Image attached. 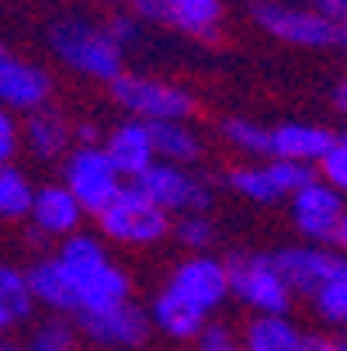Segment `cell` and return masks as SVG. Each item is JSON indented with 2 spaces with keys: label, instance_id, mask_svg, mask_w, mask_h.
<instances>
[{
  "label": "cell",
  "instance_id": "obj_1",
  "mask_svg": "<svg viewBox=\"0 0 347 351\" xmlns=\"http://www.w3.org/2000/svg\"><path fill=\"white\" fill-rule=\"evenodd\" d=\"M56 258H60V265L66 271V282L73 289L77 313L112 310V306L129 303V299H132V278H129V271L112 261L105 240L97 237V233L77 230V233L63 237Z\"/></svg>",
  "mask_w": 347,
  "mask_h": 351
},
{
  "label": "cell",
  "instance_id": "obj_2",
  "mask_svg": "<svg viewBox=\"0 0 347 351\" xmlns=\"http://www.w3.org/2000/svg\"><path fill=\"white\" fill-rule=\"evenodd\" d=\"M45 45L60 66H66L83 80L112 84L125 70V53L108 38L105 25L83 14H60L45 28Z\"/></svg>",
  "mask_w": 347,
  "mask_h": 351
},
{
  "label": "cell",
  "instance_id": "obj_3",
  "mask_svg": "<svg viewBox=\"0 0 347 351\" xmlns=\"http://www.w3.org/2000/svg\"><path fill=\"white\" fill-rule=\"evenodd\" d=\"M94 219L101 230V240L122 247H157L160 240L170 237L174 226V216H167L136 181H125L122 191Z\"/></svg>",
  "mask_w": 347,
  "mask_h": 351
},
{
  "label": "cell",
  "instance_id": "obj_4",
  "mask_svg": "<svg viewBox=\"0 0 347 351\" xmlns=\"http://www.w3.org/2000/svg\"><path fill=\"white\" fill-rule=\"evenodd\" d=\"M112 101L125 112V119H139V122H191L194 115V97L191 90L150 77V73H132L122 70L112 84Z\"/></svg>",
  "mask_w": 347,
  "mask_h": 351
},
{
  "label": "cell",
  "instance_id": "obj_5",
  "mask_svg": "<svg viewBox=\"0 0 347 351\" xmlns=\"http://www.w3.org/2000/svg\"><path fill=\"white\" fill-rule=\"evenodd\" d=\"M254 25L281 45L295 49H330L337 45V25L303 0H254Z\"/></svg>",
  "mask_w": 347,
  "mask_h": 351
},
{
  "label": "cell",
  "instance_id": "obj_6",
  "mask_svg": "<svg viewBox=\"0 0 347 351\" xmlns=\"http://www.w3.org/2000/svg\"><path fill=\"white\" fill-rule=\"evenodd\" d=\"M63 184L87 216H97L122 191L125 178L118 174V167L112 164L101 143H90V146L73 143L63 157Z\"/></svg>",
  "mask_w": 347,
  "mask_h": 351
},
{
  "label": "cell",
  "instance_id": "obj_7",
  "mask_svg": "<svg viewBox=\"0 0 347 351\" xmlns=\"http://www.w3.org/2000/svg\"><path fill=\"white\" fill-rule=\"evenodd\" d=\"M229 268V295L250 313H292L295 292L274 265V254H233Z\"/></svg>",
  "mask_w": 347,
  "mask_h": 351
},
{
  "label": "cell",
  "instance_id": "obj_8",
  "mask_svg": "<svg viewBox=\"0 0 347 351\" xmlns=\"http://www.w3.org/2000/svg\"><path fill=\"white\" fill-rule=\"evenodd\" d=\"M142 25H160L177 35L212 42L226 25V0H125Z\"/></svg>",
  "mask_w": 347,
  "mask_h": 351
},
{
  "label": "cell",
  "instance_id": "obj_9",
  "mask_svg": "<svg viewBox=\"0 0 347 351\" xmlns=\"http://www.w3.org/2000/svg\"><path fill=\"white\" fill-rule=\"evenodd\" d=\"M136 184L153 198L167 216H188V213H209L216 202V188L205 174L181 164H164L157 160Z\"/></svg>",
  "mask_w": 347,
  "mask_h": 351
},
{
  "label": "cell",
  "instance_id": "obj_10",
  "mask_svg": "<svg viewBox=\"0 0 347 351\" xmlns=\"http://www.w3.org/2000/svg\"><path fill=\"white\" fill-rule=\"evenodd\" d=\"M316 178V167L309 164H295V160H246V164H236L229 174H226V184L250 198L257 206H274V202H288V198L299 191L303 184H309Z\"/></svg>",
  "mask_w": 347,
  "mask_h": 351
},
{
  "label": "cell",
  "instance_id": "obj_11",
  "mask_svg": "<svg viewBox=\"0 0 347 351\" xmlns=\"http://www.w3.org/2000/svg\"><path fill=\"white\" fill-rule=\"evenodd\" d=\"M344 209H347V198L337 188H330L326 181H320V178H313L309 184H303L288 198L292 230L299 233L306 243H323V247L333 243V233L340 226Z\"/></svg>",
  "mask_w": 347,
  "mask_h": 351
},
{
  "label": "cell",
  "instance_id": "obj_12",
  "mask_svg": "<svg viewBox=\"0 0 347 351\" xmlns=\"http://www.w3.org/2000/svg\"><path fill=\"white\" fill-rule=\"evenodd\" d=\"M167 289L188 299L191 306H198L205 317H212L226 299H229V268L216 254H188L170 268Z\"/></svg>",
  "mask_w": 347,
  "mask_h": 351
},
{
  "label": "cell",
  "instance_id": "obj_13",
  "mask_svg": "<svg viewBox=\"0 0 347 351\" xmlns=\"http://www.w3.org/2000/svg\"><path fill=\"white\" fill-rule=\"evenodd\" d=\"M77 330L97 344V348H118V351H136L150 341L153 324L139 303H118L112 310H97V313H77L73 317Z\"/></svg>",
  "mask_w": 347,
  "mask_h": 351
},
{
  "label": "cell",
  "instance_id": "obj_14",
  "mask_svg": "<svg viewBox=\"0 0 347 351\" xmlns=\"http://www.w3.org/2000/svg\"><path fill=\"white\" fill-rule=\"evenodd\" d=\"M53 73L42 70L38 63L18 56V53H8L0 49V108L4 112H38V108H49L53 101Z\"/></svg>",
  "mask_w": 347,
  "mask_h": 351
},
{
  "label": "cell",
  "instance_id": "obj_15",
  "mask_svg": "<svg viewBox=\"0 0 347 351\" xmlns=\"http://www.w3.org/2000/svg\"><path fill=\"white\" fill-rule=\"evenodd\" d=\"M274 265L295 295L309 299L340 265V250L323 247V243H292V247L274 250Z\"/></svg>",
  "mask_w": 347,
  "mask_h": 351
},
{
  "label": "cell",
  "instance_id": "obj_16",
  "mask_svg": "<svg viewBox=\"0 0 347 351\" xmlns=\"http://www.w3.org/2000/svg\"><path fill=\"white\" fill-rule=\"evenodd\" d=\"M105 154L112 157V164L118 167V174L125 181H136L142 178L157 164V149H153V136H150V125L139 122V119H122L105 139Z\"/></svg>",
  "mask_w": 347,
  "mask_h": 351
},
{
  "label": "cell",
  "instance_id": "obj_17",
  "mask_svg": "<svg viewBox=\"0 0 347 351\" xmlns=\"http://www.w3.org/2000/svg\"><path fill=\"white\" fill-rule=\"evenodd\" d=\"M330 139H333V129L316 125V122H278V125H268V157L316 167L320 157L326 154Z\"/></svg>",
  "mask_w": 347,
  "mask_h": 351
},
{
  "label": "cell",
  "instance_id": "obj_18",
  "mask_svg": "<svg viewBox=\"0 0 347 351\" xmlns=\"http://www.w3.org/2000/svg\"><path fill=\"white\" fill-rule=\"evenodd\" d=\"M83 216H87V213L80 209L77 198L66 191L63 181H56V184H38V188H35L31 213H28L35 233H42V237H60V240H63V237H70V233L80 230Z\"/></svg>",
  "mask_w": 347,
  "mask_h": 351
},
{
  "label": "cell",
  "instance_id": "obj_19",
  "mask_svg": "<svg viewBox=\"0 0 347 351\" xmlns=\"http://www.w3.org/2000/svg\"><path fill=\"white\" fill-rule=\"evenodd\" d=\"M146 313H150L153 330H160L164 337H170V341H177V344L194 341L198 334H202V327L209 324V317H205L202 310L191 306L188 299H181L177 292H170L167 285L153 295V303L146 306Z\"/></svg>",
  "mask_w": 347,
  "mask_h": 351
},
{
  "label": "cell",
  "instance_id": "obj_20",
  "mask_svg": "<svg viewBox=\"0 0 347 351\" xmlns=\"http://www.w3.org/2000/svg\"><path fill=\"white\" fill-rule=\"evenodd\" d=\"M21 143L31 149V157H38V160H60L73 146V125L56 108H38V112H31L25 119Z\"/></svg>",
  "mask_w": 347,
  "mask_h": 351
},
{
  "label": "cell",
  "instance_id": "obj_21",
  "mask_svg": "<svg viewBox=\"0 0 347 351\" xmlns=\"http://www.w3.org/2000/svg\"><path fill=\"white\" fill-rule=\"evenodd\" d=\"M28 289H31V299L35 306H45L49 313H63V317H73L77 313V303H73V289L66 282V271L60 265V258H38L28 265Z\"/></svg>",
  "mask_w": 347,
  "mask_h": 351
},
{
  "label": "cell",
  "instance_id": "obj_22",
  "mask_svg": "<svg viewBox=\"0 0 347 351\" xmlns=\"http://www.w3.org/2000/svg\"><path fill=\"white\" fill-rule=\"evenodd\" d=\"M146 125H150V136H153L157 160L181 164V167H194L202 160L205 143L191 122H146Z\"/></svg>",
  "mask_w": 347,
  "mask_h": 351
},
{
  "label": "cell",
  "instance_id": "obj_23",
  "mask_svg": "<svg viewBox=\"0 0 347 351\" xmlns=\"http://www.w3.org/2000/svg\"><path fill=\"white\" fill-rule=\"evenodd\" d=\"M303 330L288 313H254L243 330V351H299Z\"/></svg>",
  "mask_w": 347,
  "mask_h": 351
},
{
  "label": "cell",
  "instance_id": "obj_24",
  "mask_svg": "<svg viewBox=\"0 0 347 351\" xmlns=\"http://www.w3.org/2000/svg\"><path fill=\"white\" fill-rule=\"evenodd\" d=\"M313 313L330 324V327H347V258L340 254V265L333 268V275L309 295Z\"/></svg>",
  "mask_w": 347,
  "mask_h": 351
},
{
  "label": "cell",
  "instance_id": "obj_25",
  "mask_svg": "<svg viewBox=\"0 0 347 351\" xmlns=\"http://www.w3.org/2000/svg\"><path fill=\"white\" fill-rule=\"evenodd\" d=\"M219 136L240 157L268 160V125H261L254 119H243V115H229L219 122Z\"/></svg>",
  "mask_w": 347,
  "mask_h": 351
},
{
  "label": "cell",
  "instance_id": "obj_26",
  "mask_svg": "<svg viewBox=\"0 0 347 351\" xmlns=\"http://www.w3.org/2000/svg\"><path fill=\"white\" fill-rule=\"evenodd\" d=\"M31 198H35L31 178L14 164H0V219H8V223L28 219Z\"/></svg>",
  "mask_w": 347,
  "mask_h": 351
},
{
  "label": "cell",
  "instance_id": "obj_27",
  "mask_svg": "<svg viewBox=\"0 0 347 351\" xmlns=\"http://www.w3.org/2000/svg\"><path fill=\"white\" fill-rule=\"evenodd\" d=\"M77 324L73 317H63V313H53V317H45L42 324H35L25 337V351H73L77 348Z\"/></svg>",
  "mask_w": 347,
  "mask_h": 351
},
{
  "label": "cell",
  "instance_id": "obj_28",
  "mask_svg": "<svg viewBox=\"0 0 347 351\" xmlns=\"http://www.w3.org/2000/svg\"><path fill=\"white\" fill-rule=\"evenodd\" d=\"M0 299L8 303L14 324L18 320H28L31 310H35V299H31V289H28V275L14 265H4L0 261Z\"/></svg>",
  "mask_w": 347,
  "mask_h": 351
},
{
  "label": "cell",
  "instance_id": "obj_29",
  "mask_svg": "<svg viewBox=\"0 0 347 351\" xmlns=\"http://www.w3.org/2000/svg\"><path fill=\"white\" fill-rule=\"evenodd\" d=\"M170 233L177 237L181 247H188L191 254H205V250H212L219 230L212 223V216L205 213H188V216H177V223L170 226Z\"/></svg>",
  "mask_w": 347,
  "mask_h": 351
},
{
  "label": "cell",
  "instance_id": "obj_30",
  "mask_svg": "<svg viewBox=\"0 0 347 351\" xmlns=\"http://www.w3.org/2000/svg\"><path fill=\"white\" fill-rule=\"evenodd\" d=\"M316 178L326 181L330 188H337L347 198V132H333L326 154L316 164Z\"/></svg>",
  "mask_w": 347,
  "mask_h": 351
},
{
  "label": "cell",
  "instance_id": "obj_31",
  "mask_svg": "<svg viewBox=\"0 0 347 351\" xmlns=\"http://www.w3.org/2000/svg\"><path fill=\"white\" fill-rule=\"evenodd\" d=\"M105 32H108V38L122 49V53H129V49H136L139 42H142V35H146V25L129 11V8H115L105 21Z\"/></svg>",
  "mask_w": 347,
  "mask_h": 351
},
{
  "label": "cell",
  "instance_id": "obj_32",
  "mask_svg": "<svg viewBox=\"0 0 347 351\" xmlns=\"http://www.w3.org/2000/svg\"><path fill=\"white\" fill-rule=\"evenodd\" d=\"M229 344H236V334H233L226 324H216V320H209V324L202 327V334L194 337V348H198V351H222V348H229Z\"/></svg>",
  "mask_w": 347,
  "mask_h": 351
},
{
  "label": "cell",
  "instance_id": "obj_33",
  "mask_svg": "<svg viewBox=\"0 0 347 351\" xmlns=\"http://www.w3.org/2000/svg\"><path fill=\"white\" fill-rule=\"evenodd\" d=\"M18 146H21V129H18L11 112L0 108V164H11V157L18 154Z\"/></svg>",
  "mask_w": 347,
  "mask_h": 351
},
{
  "label": "cell",
  "instance_id": "obj_34",
  "mask_svg": "<svg viewBox=\"0 0 347 351\" xmlns=\"http://www.w3.org/2000/svg\"><path fill=\"white\" fill-rule=\"evenodd\" d=\"M309 4H313L316 11H323L333 25L347 21V0H309Z\"/></svg>",
  "mask_w": 347,
  "mask_h": 351
},
{
  "label": "cell",
  "instance_id": "obj_35",
  "mask_svg": "<svg viewBox=\"0 0 347 351\" xmlns=\"http://www.w3.org/2000/svg\"><path fill=\"white\" fill-rule=\"evenodd\" d=\"M299 351H340V341H333L326 334H306Z\"/></svg>",
  "mask_w": 347,
  "mask_h": 351
},
{
  "label": "cell",
  "instance_id": "obj_36",
  "mask_svg": "<svg viewBox=\"0 0 347 351\" xmlns=\"http://www.w3.org/2000/svg\"><path fill=\"white\" fill-rule=\"evenodd\" d=\"M73 143H80V146H90V143H101V129H97L94 122H80V125L73 129Z\"/></svg>",
  "mask_w": 347,
  "mask_h": 351
},
{
  "label": "cell",
  "instance_id": "obj_37",
  "mask_svg": "<svg viewBox=\"0 0 347 351\" xmlns=\"http://www.w3.org/2000/svg\"><path fill=\"white\" fill-rule=\"evenodd\" d=\"M333 250H340V254L347 258V209H344V216H340V226H337V233H333V243H330Z\"/></svg>",
  "mask_w": 347,
  "mask_h": 351
},
{
  "label": "cell",
  "instance_id": "obj_38",
  "mask_svg": "<svg viewBox=\"0 0 347 351\" xmlns=\"http://www.w3.org/2000/svg\"><path fill=\"white\" fill-rule=\"evenodd\" d=\"M333 105H337V112L347 119V77L337 84V94H333Z\"/></svg>",
  "mask_w": 347,
  "mask_h": 351
},
{
  "label": "cell",
  "instance_id": "obj_39",
  "mask_svg": "<svg viewBox=\"0 0 347 351\" xmlns=\"http://www.w3.org/2000/svg\"><path fill=\"white\" fill-rule=\"evenodd\" d=\"M14 327V317H11V310H8V303L0 299V337H4L8 330Z\"/></svg>",
  "mask_w": 347,
  "mask_h": 351
},
{
  "label": "cell",
  "instance_id": "obj_40",
  "mask_svg": "<svg viewBox=\"0 0 347 351\" xmlns=\"http://www.w3.org/2000/svg\"><path fill=\"white\" fill-rule=\"evenodd\" d=\"M337 45H344V49H347V21H340V25H337Z\"/></svg>",
  "mask_w": 347,
  "mask_h": 351
},
{
  "label": "cell",
  "instance_id": "obj_41",
  "mask_svg": "<svg viewBox=\"0 0 347 351\" xmlns=\"http://www.w3.org/2000/svg\"><path fill=\"white\" fill-rule=\"evenodd\" d=\"M0 351H25V348L14 344V341H4V337H0Z\"/></svg>",
  "mask_w": 347,
  "mask_h": 351
},
{
  "label": "cell",
  "instance_id": "obj_42",
  "mask_svg": "<svg viewBox=\"0 0 347 351\" xmlns=\"http://www.w3.org/2000/svg\"><path fill=\"white\" fill-rule=\"evenodd\" d=\"M222 351H243V348H240V344H229V348H222Z\"/></svg>",
  "mask_w": 347,
  "mask_h": 351
},
{
  "label": "cell",
  "instance_id": "obj_43",
  "mask_svg": "<svg viewBox=\"0 0 347 351\" xmlns=\"http://www.w3.org/2000/svg\"><path fill=\"white\" fill-rule=\"evenodd\" d=\"M101 4H122V0H101Z\"/></svg>",
  "mask_w": 347,
  "mask_h": 351
},
{
  "label": "cell",
  "instance_id": "obj_44",
  "mask_svg": "<svg viewBox=\"0 0 347 351\" xmlns=\"http://www.w3.org/2000/svg\"><path fill=\"white\" fill-rule=\"evenodd\" d=\"M340 351H347V341H340Z\"/></svg>",
  "mask_w": 347,
  "mask_h": 351
}]
</instances>
